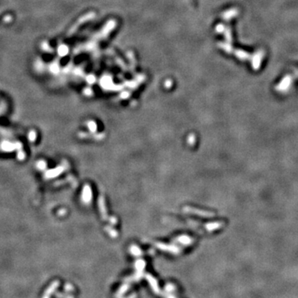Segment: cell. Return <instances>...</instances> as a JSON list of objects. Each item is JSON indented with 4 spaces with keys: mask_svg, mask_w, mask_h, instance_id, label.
I'll return each mask as SVG.
<instances>
[{
    "mask_svg": "<svg viewBox=\"0 0 298 298\" xmlns=\"http://www.w3.org/2000/svg\"><path fill=\"white\" fill-rule=\"evenodd\" d=\"M136 269H137V273L133 276L128 277L125 279V282H137L139 279H141L142 276H143V269L145 268V263L143 260L137 261L135 263Z\"/></svg>",
    "mask_w": 298,
    "mask_h": 298,
    "instance_id": "6da1fadb",
    "label": "cell"
},
{
    "mask_svg": "<svg viewBox=\"0 0 298 298\" xmlns=\"http://www.w3.org/2000/svg\"><path fill=\"white\" fill-rule=\"evenodd\" d=\"M145 277H146V279L147 280V282H149L150 287H151V288L152 289V291H153L155 293L159 294V293L161 292V291H160V288H159V286H158V284H157V280L155 279L153 276H151L150 274H146Z\"/></svg>",
    "mask_w": 298,
    "mask_h": 298,
    "instance_id": "7a4b0ae2",
    "label": "cell"
},
{
    "mask_svg": "<svg viewBox=\"0 0 298 298\" xmlns=\"http://www.w3.org/2000/svg\"><path fill=\"white\" fill-rule=\"evenodd\" d=\"M129 287H130V285H129V283H124V284L121 286V287H119V289L118 290V292H117V293H116V297L117 298H119V297H121L126 292H127L128 289H129Z\"/></svg>",
    "mask_w": 298,
    "mask_h": 298,
    "instance_id": "3957f363",
    "label": "cell"
},
{
    "mask_svg": "<svg viewBox=\"0 0 298 298\" xmlns=\"http://www.w3.org/2000/svg\"><path fill=\"white\" fill-rule=\"evenodd\" d=\"M15 148H16V145L8 143V142H4L2 144V149L3 151H6V152H10V151H13Z\"/></svg>",
    "mask_w": 298,
    "mask_h": 298,
    "instance_id": "277c9868",
    "label": "cell"
},
{
    "mask_svg": "<svg viewBox=\"0 0 298 298\" xmlns=\"http://www.w3.org/2000/svg\"><path fill=\"white\" fill-rule=\"evenodd\" d=\"M58 284H59V282H53V283L51 285V287L48 288V290H47V292H46V295L44 296V298H49V297H50L51 294H52V293L55 290H56V288L58 287Z\"/></svg>",
    "mask_w": 298,
    "mask_h": 298,
    "instance_id": "5b68a950",
    "label": "cell"
},
{
    "mask_svg": "<svg viewBox=\"0 0 298 298\" xmlns=\"http://www.w3.org/2000/svg\"><path fill=\"white\" fill-rule=\"evenodd\" d=\"M157 246L159 247L160 249H162L163 250H168L169 252L175 253H178V249H176V247H167L166 246V245H163V244H158Z\"/></svg>",
    "mask_w": 298,
    "mask_h": 298,
    "instance_id": "8992f818",
    "label": "cell"
},
{
    "mask_svg": "<svg viewBox=\"0 0 298 298\" xmlns=\"http://www.w3.org/2000/svg\"><path fill=\"white\" fill-rule=\"evenodd\" d=\"M36 138H37V133L34 130L30 131L29 134H28V138L31 142H35Z\"/></svg>",
    "mask_w": 298,
    "mask_h": 298,
    "instance_id": "52a82bcc",
    "label": "cell"
},
{
    "mask_svg": "<svg viewBox=\"0 0 298 298\" xmlns=\"http://www.w3.org/2000/svg\"><path fill=\"white\" fill-rule=\"evenodd\" d=\"M176 289V287L173 284H167L165 287V291L167 292H172Z\"/></svg>",
    "mask_w": 298,
    "mask_h": 298,
    "instance_id": "ba28073f",
    "label": "cell"
},
{
    "mask_svg": "<svg viewBox=\"0 0 298 298\" xmlns=\"http://www.w3.org/2000/svg\"><path fill=\"white\" fill-rule=\"evenodd\" d=\"M131 251H132V253L134 255L141 254V251H140V249H138L137 247H133V248H132V249H131Z\"/></svg>",
    "mask_w": 298,
    "mask_h": 298,
    "instance_id": "9c48e42d",
    "label": "cell"
},
{
    "mask_svg": "<svg viewBox=\"0 0 298 298\" xmlns=\"http://www.w3.org/2000/svg\"><path fill=\"white\" fill-rule=\"evenodd\" d=\"M37 165V168L41 169V170H43L44 168L46 167V163H45L44 161H40V162H38Z\"/></svg>",
    "mask_w": 298,
    "mask_h": 298,
    "instance_id": "30bf717a",
    "label": "cell"
},
{
    "mask_svg": "<svg viewBox=\"0 0 298 298\" xmlns=\"http://www.w3.org/2000/svg\"><path fill=\"white\" fill-rule=\"evenodd\" d=\"M24 157H25L24 152H22V151H19L18 153V160H23V159H24Z\"/></svg>",
    "mask_w": 298,
    "mask_h": 298,
    "instance_id": "8fae6325",
    "label": "cell"
},
{
    "mask_svg": "<svg viewBox=\"0 0 298 298\" xmlns=\"http://www.w3.org/2000/svg\"><path fill=\"white\" fill-rule=\"evenodd\" d=\"M65 289H66V290H68V291H71V290H72V289H73V287H71V286H70V284L66 285V286H65Z\"/></svg>",
    "mask_w": 298,
    "mask_h": 298,
    "instance_id": "7c38bea8",
    "label": "cell"
},
{
    "mask_svg": "<svg viewBox=\"0 0 298 298\" xmlns=\"http://www.w3.org/2000/svg\"><path fill=\"white\" fill-rule=\"evenodd\" d=\"M294 73H295V74H294V76H290V75H289V76H290V77H291V79H292V80H293L292 79L294 78V77H298V71H295Z\"/></svg>",
    "mask_w": 298,
    "mask_h": 298,
    "instance_id": "4fadbf2b",
    "label": "cell"
},
{
    "mask_svg": "<svg viewBox=\"0 0 298 298\" xmlns=\"http://www.w3.org/2000/svg\"><path fill=\"white\" fill-rule=\"evenodd\" d=\"M136 294H132V295H130L129 296H127V297H123V298H136Z\"/></svg>",
    "mask_w": 298,
    "mask_h": 298,
    "instance_id": "5bb4252c",
    "label": "cell"
},
{
    "mask_svg": "<svg viewBox=\"0 0 298 298\" xmlns=\"http://www.w3.org/2000/svg\"><path fill=\"white\" fill-rule=\"evenodd\" d=\"M167 298H176V297H175L173 295H171V294H167Z\"/></svg>",
    "mask_w": 298,
    "mask_h": 298,
    "instance_id": "9a60e30c",
    "label": "cell"
}]
</instances>
